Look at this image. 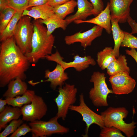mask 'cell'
<instances>
[{
    "mask_svg": "<svg viewBox=\"0 0 137 137\" xmlns=\"http://www.w3.org/2000/svg\"><path fill=\"white\" fill-rule=\"evenodd\" d=\"M0 50V87H4L17 78L24 80L30 62L16 44L13 36L1 42Z\"/></svg>",
    "mask_w": 137,
    "mask_h": 137,
    "instance_id": "obj_1",
    "label": "cell"
},
{
    "mask_svg": "<svg viewBox=\"0 0 137 137\" xmlns=\"http://www.w3.org/2000/svg\"><path fill=\"white\" fill-rule=\"evenodd\" d=\"M33 24V32L31 50L30 52L25 54L30 63H33L52 54L55 37L52 34H47V28L38 19L34 20Z\"/></svg>",
    "mask_w": 137,
    "mask_h": 137,
    "instance_id": "obj_2",
    "label": "cell"
},
{
    "mask_svg": "<svg viewBox=\"0 0 137 137\" xmlns=\"http://www.w3.org/2000/svg\"><path fill=\"white\" fill-rule=\"evenodd\" d=\"M128 111L124 107L115 108L110 107L100 113L105 126L114 127L123 132L127 137L133 136L136 123L133 119L130 123L124 120L128 114Z\"/></svg>",
    "mask_w": 137,
    "mask_h": 137,
    "instance_id": "obj_3",
    "label": "cell"
},
{
    "mask_svg": "<svg viewBox=\"0 0 137 137\" xmlns=\"http://www.w3.org/2000/svg\"><path fill=\"white\" fill-rule=\"evenodd\" d=\"M106 78L104 73L97 71L93 73L90 79V81L93 83L94 87L89 92V98L96 107L108 106V96L109 94H114L112 90L108 88Z\"/></svg>",
    "mask_w": 137,
    "mask_h": 137,
    "instance_id": "obj_4",
    "label": "cell"
},
{
    "mask_svg": "<svg viewBox=\"0 0 137 137\" xmlns=\"http://www.w3.org/2000/svg\"><path fill=\"white\" fill-rule=\"evenodd\" d=\"M33 32V24L31 22L30 17L22 16L17 24L13 36L17 45L24 54L31 50Z\"/></svg>",
    "mask_w": 137,
    "mask_h": 137,
    "instance_id": "obj_5",
    "label": "cell"
},
{
    "mask_svg": "<svg viewBox=\"0 0 137 137\" xmlns=\"http://www.w3.org/2000/svg\"><path fill=\"white\" fill-rule=\"evenodd\" d=\"M58 89L59 94L54 99L58 108L56 116L64 120L70 107L76 102L77 90L75 85L66 83L63 87H59Z\"/></svg>",
    "mask_w": 137,
    "mask_h": 137,
    "instance_id": "obj_6",
    "label": "cell"
},
{
    "mask_svg": "<svg viewBox=\"0 0 137 137\" xmlns=\"http://www.w3.org/2000/svg\"><path fill=\"white\" fill-rule=\"evenodd\" d=\"M56 116L48 121L36 120L30 122L29 125L31 128L32 136L46 137L55 134H63L68 133L69 129L60 125Z\"/></svg>",
    "mask_w": 137,
    "mask_h": 137,
    "instance_id": "obj_7",
    "label": "cell"
},
{
    "mask_svg": "<svg viewBox=\"0 0 137 137\" xmlns=\"http://www.w3.org/2000/svg\"><path fill=\"white\" fill-rule=\"evenodd\" d=\"M73 58L74 60L73 61L66 62L64 61V58L57 50L55 53L47 55L45 57L47 60L54 61L60 64L65 71L67 68L73 67L76 71L80 72L87 68L90 65L94 66L96 64L94 59L90 56L81 57L77 54Z\"/></svg>",
    "mask_w": 137,
    "mask_h": 137,
    "instance_id": "obj_8",
    "label": "cell"
},
{
    "mask_svg": "<svg viewBox=\"0 0 137 137\" xmlns=\"http://www.w3.org/2000/svg\"><path fill=\"white\" fill-rule=\"evenodd\" d=\"M79 105H71L69 109L75 111L80 114L82 117V121L86 124L85 134L83 136L88 137V133L89 128L92 124H95L101 128L105 127L104 121L102 116L95 113L87 105L84 101V95L83 93L79 95Z\"/></svg>",
    "mask_w": 137,
    "mask_h": 137,
    "instance_id": "obj_9",
    "label": "cell"
},
{
    "mask_svg": "<svg viewBox=\"0 0 137 137\" xmlns=\"http://www.w3.org/2000/svg\"><path fill=\"white\" fill-rule=\"evenodd\" d=\"M24 121L32 122L40 120L46 114L48 108L42 97L35 95L29 104L25 105L21 108Z\"/></svg>",
    "mask_w": 137,
    "mask_h": 137,
    "instance_id": "obj_10",
    "label": "cell"
},
{
    "mask_svg": "<svg viewBox=\"0 0 137 137\" xmlns=\"http://www.w3.org/2000/svg\"><path fill=\"white\" fill-rule=\"evenodd\" d=\"M129 74L121 72L110 76L109 81L114 94L118 95L128 94L133 91L136 83Z\"/></svg>",
    "mask_w": 137,
    "mask_h": 137,
    "instance_id": "obj_11",
    "label": "cell"
},
{
    "mask_svg": "<svg viewBox=\"0 0 137 137\" xmlns=\"http://www.w3.org/2000/svg\"><path fill=\"white\" fill-rule=\"evenodd\" d=\"M103 28L95 25L91 29L83 32L80 31L74 34L66 36L64 39L65 43L70 45L79 42L84 48L91 45L93 41L95 39L101 36Z\"/></svg>",
    "mask_w": 137,
    "mask_h": 137,
    "instance_id": "obj_12",
    "label": "cell"
},
{
    "mask_svg": "<svg viewBox=\"0 0 137 137\" xmlns=\"http://www.w3.org/2000/svg\"><path fill=\"white\" fill-rule=\"evenodd\" d=\"M64 71L62 66L57 63L56 67L52 71H50L49 70L45 71L44 77L47 79L36 82L30 80L28 83L33 86L41 82H49L50 87L55 90L58 86L62 87L65 81L68 79L67 74Z\"/></svg>",
    "mask_w": 137,
    "mask_h": 137,
    "instance_id": "obj_13",
    "label": "cell"
},
{
    "mask_svg": "<svg viewBox=\"0 0 137 137\" xmlns=\"http://www.w3.org/2000/svg\"><path fill=\"white\" fill-rule=\"evenodd\" d=\"M110 1L111 19L117 20L120 23L126 22L130 15V6L133 0Z\"/></svg>",
    "mask_w": 137,
    "mask_h": 137,
    "instance_id": "obj_14",
    "label": "cell"
},
{
    "mask_svg": "<svg viewBox=\"0 0 137 137\" xmlns=\"http://www.w3.org/2000/svg\"><path fill=\"white\" fill-rule=\"evenodd\" d=\"M111 19L110 4L108 2L105 8L95 18L87 20H76L74 22L77 24L84 23L95 24L104 29L110 34L112 31Z\"/></svg>",
    "mask_w": 137,
    "mask_h": 137,
    "instance_id": "obj_15",
    "label": "cell"
},
{
    "mask_svg": "<svg viewBox=\"0 0 137 137\" xmlns=\"http://www.w3.org/2000/svg\"><path fill=\"white\" fill-rule=\"evenodd\" d=\"M77 11L65 19L68 25L75 20H85L88 16L93 15V6L87 0H77Z\"/></svg>",
    "mask_w": 137,
    "mask_h": 137,
    "instance_id": "obj_16",
    "label": "cell"
},
{
    "mask_svg": "<svg viewBox=\"0 0 137 137\" xmlns=\"http://www.w3.org/2000/svg\"><path fill=\"white\" fill-rule=\"evenodd\" d=\"M54 7L47 3L32 7H30V9L24 10L22 13V16L28 15L33 18L34 20L38 19L46 20L55 14Z\"/></svg>",
    "mask_w": 137,
    "mask_h": 137,
    "instance_id": "obj_17",
    "label": "cell"
},
{
    "mask_svg": "<svg viewBox=\"0 0 137 137\" xmlns=\"http://www.w3.org/2000/svg\"><path fill=\"white\" fill-rule=\"evenodd\" d=\"M8 89L3 95L5 99L14 98L22 95L27 90L26 83L19 78L10 81L8 84Z\"/></svg>",
    "mask_w": 137,
    "mask_h": 137,
    "instance_id": "obj_18",
    "label": "cell"
},
{
    "mask_svg": "<svg viewBox=\"0 0 137 137\" xmlns=\"http://www.w3.org/2000/svg\"><path fill=\"white\" fill-rule=\"evenodd\" d=\"M107 72L111 76L121 72L130 73V68L127 65V59L124 55H119L106 68Z\"/></svg>",
    "mask_w": 137,
    "mask_h": 137,
    "instance_id": "obj_19",
    "label": "cell"
},
{
    "mask_svg": "<svg viewBox=\"0 0 137 137\" xmlns=\"http://www.w3.org/2000/svg\"><path fill=\"white\" fill-rule=\"evenodd\" d=\"M22 114L21 108L6 106L0 113V131L7 126L8 123L13 119H18Z\"/></svg>",
    "mask_w": 137,
    "mask_h": 137,
    "instance_id": "obj_20",
    "label": "cell"
},
{
    "mask_svg": "<svg viewBox=\"0 0 137 137\" xmlns=\"http://www.w3.org/2000/svg\"><path fill=\"white\" fill-rule=\"evenodd\" d=\"M111 29L114 43L113 53L116 58L119 55L120 47L124 38V32L121 29L118 20L111 19Z\"/></svg>",
    "mask_w": 137,
    "mask_h": 137,
    "instance_id": "obj_21",
    "label": "cell"
},
{
    "mask_svg": "<svg viewBox=\"0 0 137 137\" xmlns=\"http://www.w3.org/2000/svg\"><path fill=\"white\" fill-rule=\"evenodd\" d=\"M39 20L41 23L46 25L47 33L49 35L52 34L57 28H61L64 30H65L68 25L65 19L61 18L55 14L46 20L39 19Z\"/></svg>",
    "mask_w": 137,
    "mask_h": 137,
    "instance_id": "obj_22",
    "label": "cell"
},
{
    "mask_svg": "<svg viewBox=\"0 0 137 137\" xmlns=\"http://www.w3.org/2000/svg\"><path fill=\"white\" fill-rule=\"evenodd\" d=\"M116 58L113 53V49L111 47H107L97 53L96 61L99 66L103 70Z\"/></svg>",
    "mask_w": 137,
    "mask_h": 137,
    "instance_id": "obj_23",
    "label": "cell"
},
{
    "mask_svg": "<svg viewBox=\"0 0 137 137\" xmlns=\"http://www.w3.org/2000/svg\"><path fill=\"white\" fill-rule=\"evenodd\" d=\"M35 95L34 91L27 90L22 96H18L12 98H6L7 104L13 107L21 108L23 105L30 104L34 95Z\"/></svg>",
    "mask_w": 137,
    "mask_h": 137,
    "instance_id": "obj_24",
    "label": "cell"
},
{
    "mask_svg": "<svg viewBox=\"0 0 137 137\" xmlns=\"http://www.w3.org/2000/svg\"><path fill=\"white\" fill-rule=\"evenodd\" d=\"M23 12H16L4 30L0 33V40L1 42L13 36L17 24L22 16Z\"/></svg>",
    "mask_w": 137,
    "mask_h": 137,
    "instance_id": "obj_25",
    "label": "cell"
},
{
    "mask_svg": "<svg viewBox=\"0 0 137 137\" xmlns=\"http://www.w3.org/2000/svg\"><path fill=\"white\" fill-rule=\"evenodd\" d=\"M77 5V2L74 0L67 2L54 7V13L64 19L67 15L74 12V8Z\"/></svg>",
    "mask_w": 137,
    "mask_h": 137,
    "instance_id": "obj_26",
    "label": "cell"
},
{
    "mask_svg": "<svg viewBox=\"0 0 137 137\" xmlns=\"http://www.w3.org/2000/svg\"><path fill=\"white\" fill-rule=\"evenodd\" d=\"M13 9L8 8L0 12V33L5 28L15 13Z\"/></svg>",
    "mask_w": 137,
    "mask_h": 137,
    "instance_id": "obj_27",
    "label": "cell"
},
{
    "mask_svg": "<svg viewBox=\"0 0 137 137\" xmlns=\"http://www.w3.org/2000/svg\"><path fill=\"white\" fill-rule=\"evenodd\" d=\"M29 0H6L7 8H10L16 12H23L27 9Z\"/></svg>",
    "mask_w": 137,
    "mask_h": 137,
    "instance_id": "obj_28",
    "label": "cell"
},
{
    "mask_svg": "<svg viewBox=\"0 0 137 137\" xmlns=\"http://www.w3.org/2000/svg\"><path fill=\"white\" fill-rule=\"evenodd\" d=\"M121 131L113 126H105L101 128L99 136L100 137H125Z\"/></svg>",
    "mask_w": 137,
    "mask_h": 137,
    "instance_id": "obj_29",
    "label": "cell"
},
{
    "mask_svg": "<svg viewBox=\"0 0 137 137\" xmlns=\"http://www.w3.org/2000/svg\"><path fill=\"white\" fill-rule=\"evenodd\" d=\"M22 119H14L11 121L4 130L0 133V137H6L13 133L23 123Z\"/></svg>",
    "mask_w": 137,
    "mask_h": 137,
    "instance_id": "obj_30",
    "label": "cell"
},
{
    "mask_svg": "<svg viewBox=\"0 0 137 137\" xmlns=\"http://www.w3.org/2000/svg\"><path fill=\"white\" fill-rule=\"evenodd\" d=\"M124 32V37L121 46L137 49V37L131 33L126 31Z\"/></svg>",
    "mask_w": 137,
    "mask_h": 137,
    "instance_id": "obj_31",
    "label": "cell"
},
{
    "mask_svg": "<svg viewBox=\"0 0 137 137\" xmlns=\"http://www.w3.org/2000/svg\"><path fill=\"white\" fill-rule=\"evenodd\" d=\"M31 131V128L30 126L26 124H23L21 125L10 137H20Z\"/></svg>",
    "mask_w": 137,
    "mask_h": 137,
    "instance_id": "obj_32",
    "label": "cell"
},
{
    "mask_svg": "<svg viewBox=\"0 0 137 137\" xmlns=\"http://www.w3.org/2000/svg\"><path fill=\"white\" fill-rule=\"evenodd\" d=\"M90 1L93 7V15L95 17L104 10V3L101 0Z\"/></svg>",
    "mask_w": 137,
    "mask_h": 137,
    "instance_id": "obj_33",
    "label": "cell"
},
{
    "mask_svg": "<svg viewBox=\"0 0 137 137\" xmlns=\"http://www.w3.org/2000/svg\"><path fill=\"white\" fill-rule=\"evenodd\" d=\"M129 25L132 29L131 33H137V23L129 15L127 19Z\"/></svg>",
    "mask_w": 137,
    "mask_h": 137,
    "instance_id": "obj_34",
    "label": "cell"
},
{
    "mask_svg": "<svg viewBox=\"0 0 137 137\" xmlns=\"http://www.w3.org/2000/svg\"><path fill=\"white\" fill-rule=\"evenodd\" d=\"M47 2L48 0H29L27 9L32 7L45 4Z\"/></svg>",
    "mask_w": 137,
    "mask_h": 137,
    "instance_id": "obj_35",
    "label": "cell"
},
{
    "mask_svg": "<svg viewBox=\"0 0 137 137\" xmlns=\"http://www.w3.org/2000/svg\"><path fill=\"white\" fill-rule=\"evenodd\" d=\"M72 0H48L47 3L54 7L63 4L67 2Z\"/></svg>",
    "mask_w": 137,
    "mask_h": 137,
    "instance_id": "obj_36",
    "label": "cell"
},
{
    "mask_svg": "<svg viewBox=\"0 0 137 137\" xmlns=\"http://www.w3.org/2000/svg\"><path fill=\"white\" fill-rule=\"evenodd\" d=\"M125 51L126 54L132 57L137 63V51L135 49L131 48L130 50L127 49L125 50Z\"/></svg>",
    "mask_w": 137,
    "mask_h": 137,
    "instance_id": "obj_37",
    "label": "cell"
},
{
    "mask_svg": "<svg viewBox=\"0 0 137 137\" xmlns=\"http://www.w3.org/2000/svg\"><path fill=\"white\" fill-rule=\"evenodd\" d=\"M7 104V101L6 99H3L2 98L0 99V113L2 112L5 109V106Z\"/></svg>",
    "mask_w": 137,
    "mask_h": 137,
    "instance_id": "obj_38",
    "label": "cell"
},
{
    "mask_svg": "<svg viewBox=\"0 0 137 137\" xmlns=\"http://www.w3.org/2000/svg\"><path fill=\"white\" fill-rule=\"evenodd\" d=\"M7 8L6 0H0V12Z\"/></svg>",
    "mask_w": 137,
    "mask_h": 137,
    "instance_id": "obj_39",
    "label": "cell"
}]
</instances>
